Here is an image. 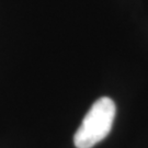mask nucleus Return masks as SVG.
I'll return each mask as SVG.
<instances>
[{"instance_id": "nucleus-1", "label": "nucleus", "mask_w": 148, "mask_h": 148, "mask_svg": "<svg viewBox=\"0 0 148 148\" xmlns=\"http://www.w3.org/2000/svg\"><path fill=\"white\" fill-rule=\"evenodd\" d=\"M115 111V103L112 99L108 97L98 99L75 133V146L77 148H92L102 142L111 132Z\"/></svg>"}]
</instances>
